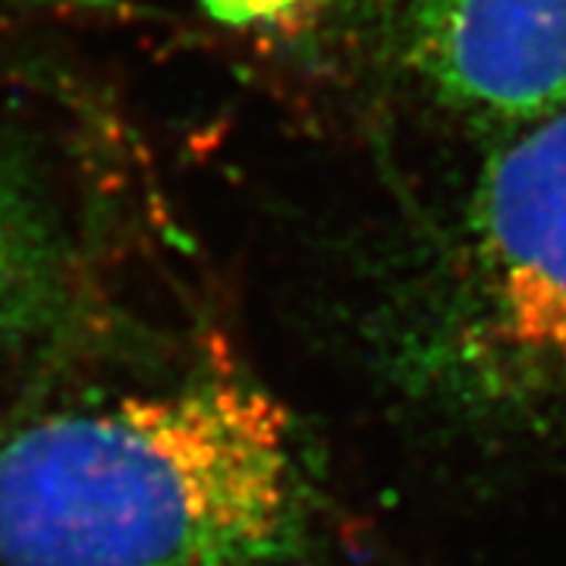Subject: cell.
<instances>
[{
    "mask_svg": "<svg viewBox=\"0 0 566 566\" xmlns=\"http://www.w3.org/2000/svg\"><path fill=\"white\" fill-rule=\"evenodd\" d=\"M283 403L237 371L61 409L0 438V566H277L303 538Z\"/></svg>",
    "mask_w": 566,
    "mask_h": 566,
    "instance_id": "obj_1",
    "label": "cell"
},
{
    "mask_svg": "<svg viewBox=\"0 0 566 566\" xmlns=\"http://www.w3.org/2000/svg\"><path fill=\"white\" fill-rule=\"evenodd\" d=\"M394 371L479 434L566 419V107L491 148L453 264L403 327Z\"/></svg>",
    "mask_w": 566,
    "mask_h": 566,
    "instance_id": "obj_2",
    "label": "cell"
},
{
    "mask_svg": "<svg viewBox=\"0 0 566 566\" xmlns=\"http://www.w3.org/2000/svg\"><path fill=\"white\" fill-rule=\"evenodd\" d=\"M406 54L447 107L510 133L566 107V0H406Z\"/></svg>",
    "mask_w": 566,
    "mask_h": 566,
    "instance_id": "obj_3",
    "label": "cell"
},
{
    "mask_svg": "<svg viewBox=\"0 0 566 566\" xmlns=\"http://www.w3.org/2000/svg\"><path fill=\"white\" fill-rule=\"evenodd\" d=\"M98 318L85 223L57 164L0 114V353L76 340Z\"/></svg>",
    "mask_w": 566,
    "mask_h": 566,
    "instance_id": "obj_4",
    "label": "cell"
}]
</instances>
